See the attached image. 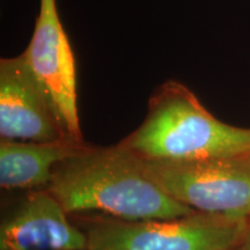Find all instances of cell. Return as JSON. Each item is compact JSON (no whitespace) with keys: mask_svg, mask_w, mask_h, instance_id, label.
Returning a JSON list of instances; mask_svg holds the SVG:
<instances>
[{"mask_svg":"<svg viewBox=\"0 0 250 250\" xmlns=\"http://www.w3.org/2000/svg\"><path fill=\"white\" fill-rule=\"evenodd\" d=\"M48 189L33 190L0 227V250H87L79 225Z\"/></svg>","mask_w":250,"mask_h":250,"instance_id":"obj_7","label":"cell"},{"mask_svg":"<svg viewBox=\"0 0 250 250\" xmlns=\"http://www.w3.org/2000/svg\"><path fill=\"white\" fill-rule=\"evenodd\" d=\"M246 158H247V159H248V160H249V162H250V153H249V154H247V155H246Z\"/></svg>","mask_w":250,"mask_h":250,"instance_id":"obj_10","label":"cell"},{"mask_svg":"<svg viewBox=\"0 0 250 250\" xmlns=\"http://www.w3.org/2000/svg\"><path fill=\"white\" fill-rule=\"evenodd\" d=\"M46 189L70 215L153 220L196 212L149 180L138 156L120 144L109 147L86 144L56 166Z\"/></svg>","mask_w":250,"mask_h":250,"instance_id":"obj_1","label":"cell"},{"mask_svg":"<svg viewBox=\"0 0 250 250\" xmlns=\"http://www.w3.org/2000/svg\"><path fill=\"white\" fill-rule=\"evenodd\" d=\"M73 217L86 234L87 250H229L247 221L199 212L153 220Z\"/></svg>","mask_w":250,"mask_h":250,"instance_id":"obj_3","label":"cell"},{"mask_svg":"<svg viewBox=\"0 0 250 250\" xmlns=\"http://www.w3.org/2000/svg\"><path fill=\"white\" fill-rule=\"evenodd\" d=\"M86 142L64 138L36 143L0 140V186L5 190L46 189L56 166L80 151Z\"/></svg>","mask_w":250,"mask_h":250,"instance_id":"obj_8","label":"cell"},{"mask_svg":"<svg viewBox=\"0 0 250 250\" xmlns=\"http://www.w3.org/2000/svg\"><path fill=\"white\" fill-rule=\"evenodd\" d=\"M21 55L49 95L68 137L85 142L78 109L76 58L56 0H40L33 35Z\"/></svg>","mask_w":250,"mask_h":250,"instance_id":"obj_5","label":"cell"},{"mask_svg":"<svg viewBox=\"0 0 250 250\" xmlns=\"http://www.w3.org/2000/svg\"><path fill=\"white\" fill-rule=\"evenodd\" d=\"M121 146L144 160L198 161L250 153V129L215 118L179 81L154 90L143 123Z\"/></svg>","mask_w":250,"mask_h":250,"instance_id":"obj_2","label":"cell"},{"mask_svg":"<svg viewBox=\"0 0 250 250\" xmlns=\"http://www.w3.org/2000/svg\"><path fill=\"white\" fill-rule=\"evenodd\" d=\"M0 137L36 143L71 138L22 55L0 61Z\"/></svg>","mask_w":250,"mask_h":250,"instance_id":"obj_6","label":"cell"},{"mask_svg":"<svg viewBox=\"0 0 250 250\" xmlns=\"http://www.w3.org/2000/svg\"><path fill=\"white\" fill-rule=\"evenodd\" d=\"M229 250H250V217L247 219L241 236Z\"/></svg>","mask_w":250,"mask_h":250,"instance_id":"obj_9","label":"cell"},{"mask_svg":"<svg viewBox=\"0 0 250 250\" xmlns=\"http://www.w3.org/2000/svg\"><path fill=\"white\" fill-rule=\"evenodd\" d=\"M139 160L149 180L193 211L234 220L250 217V162L246 155L198 161Z\"/></svg>","mask_w":250,"mask_h":250,"instance_id":"obj_4","label":"cell"}]
</instances>
